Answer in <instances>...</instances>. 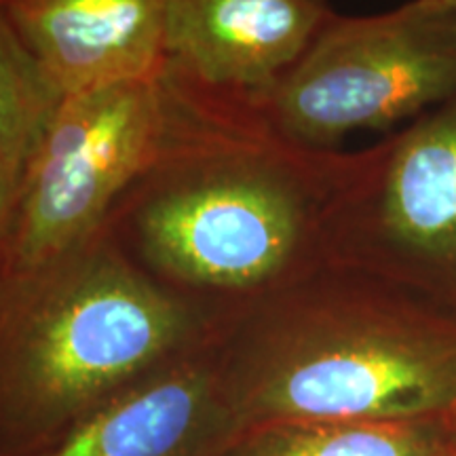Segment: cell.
Listing matches in <instances>:
<instances>
[{
	"mask_svg": "<svg viewBox=\"0 0 456 456\" xmlns=\"http://www.w3.org/2000/svg\"><path fill=\"white\" fill-rule=\"evenodd\" d=\"M218 456H425L416 433L402 423L243 425Z\"/></svg>",
	"mask_w": 456,
	"mask_h": 456,
	"instance_id": "10",
	"label": "cell"
},
{
	"mask_svg": "<svg viewBox=\"0 0 456 456\" xmlns=\"http://www.w3.org/2000/svg\"><path fill=\"white\" fill-rule=\"evenodd\" d=\"M437 4H442V7H446L450 11H454L456 13V0H436Z\"/></svg>",
	"mask_w": 456,
	"mask_h": 456,
	"instance_id": "13",
	"label": "cell"
},
{
	"mask_svg": "<svg viewBox=\"0 0 456 456\" xmlns=\"http://www.w3.org/2000/svg\"><path fill=\"white\" fill-rule=\"evenodd\" d=\"M61 100L0 11V155L30 157Z\"/></svg>",
	"mask_w": 456,
	"mask_h": 456,
	"instance_id": "11",
	"label": "cell"
},
{
	"mask_svg": "<svg viewBox=\"0 0 456 456\" xmlns=\"http://www.w3.org/2000/svg\"><path fill=\"white\" fill-rule=\"evenodd\" d=\"M334 13L328 0H171L165 68L197 87L256 98Z\"/></svg>",
	"mask_w": 456,
	"mask_h": 456,
	"instance_id": "8",
	"label": "cell"
},
{
	"mask_svg": "<svg viewBox=\"0 0 456 456\" xmlns=\"http://www.w3.org/2000/svg\"><path fill=\"white\" fill-rule=\"evenodd\" d=\"M328 258L456 298V98L353 152Z\"/></svg>",
	"mask_w": 456,
	"mask_h": 456,
	"instance_id": "6",
	"label": "cell"
},
{
	"mask_svg": "<svg viewBox=\"0 0 456 456\" xmlns=\"http://www.w3.org/2000/svg\"><path fill=\"white\" fill-rule=\"evenodd\" d=\"M28 157H13V155H0V218H3L4 208H7L13 188L20 178L21 169H24Z\"/></svg>",
	"mask_w": 456,
	"mask_h": 456,
	"instance_id": "12",
	"label": "cell"
},
{
	"mask_svg": "<svg viewBox=\"0 0 456 456\" xmlns=\"http://www.w3.org/2000/svg\"><path fill=\"white\" fill-rule=\"evenodd\" d=\"M218 322L152 281L102 231L61 258L0 269V456L49 448L208 342Z\"/></svg>",
	"mask_w": 456,
	"mask_h": 456,
	"instance_id": "3",
	"label": "cell"
},
{
	"mask_svg": "<svg viewBox=\"0 0 456 456\" xmlns=\"http://www.w3.org/2000/svg\"><path fill=\"white\" fill-rule=\"evenodd\" d=\"M167 121L165 70L64 95L0 218V269L45 265L98 235L157 155Z\"/></svg>",
	"mask_w": 456,
	"mask_h": 456,
	"instance_id": "5",
	"label": "cell"
},
{
	"mask_svg": "<svg viewBox=\"0 0 456 456\" xmlns=\"http://www.w3.org/2000/svg\"><path fill=\"white\" fill-rule=\"evenodd\" d=\"M456 98V13L410 0L379 15L334 13L296 64L249 98L285 140L313 151Z\"/></svg>",
	"mask_w": 456,
	"mask_h": 456,
	"instance_id": "4",
	"label": "cell"
},
{
	"mask_svg": "<svg viewBox=\"0 0 456 456\" xmlns=\"http://www.w3.org/2000/svg\"><path fill=\"white\" fill-rule=\"evenodd\" d=\"M397 283L326 265L220 317L216 363L243 425L399 423L456 403V322Z\"/></svg>",
	"mask_w": 456,
	"mask_h": 456,
	"instance_id": "2",
	"label": "cell"
},
{
	"mask_svg": "<svg viewBox=\"0 0 456 456\" xmlns=\"http://www.w3.org/2000/svg\"><path fill=\"white\" fill-rule=\"evenodd\" d=\"M214 336L117 393L32 456H218L241 423L222 389Z\"/></svg>",
	"mask_w": 456,
	"mask_h": 456,
	"instance_id": "7",
	"label": "cell"
},
{
	"mask_svg": "<svg viewBox=\"0 0 456 456\" xmlns=\"http://www.w3.org/2000/svg\"><path fill=\"white\" fill-rule=\"evenodd\" d=\"M171 0H0L61 95L165 70Z\"/></svg>",
	"mask_w": 456,
	"mask_h": 456,
	"instance_id": "9",
	"label": "cell"
},
{
	"mask_svg": "<svg viewBox=\"0 0 456 456\" xmlns=\"http://www.w3.org/2000/svg\"><path fill=\"white\" fill-rule=\"evenodd\" d=\"M165 77L161 146L102 232L152 281L220 317L330 265L353 152L294 144L249 98Z\"/></svg>",
	"mask_w": 456,
	"mask_h": 456,
	"instance_id": "1",
	"label": "cell"
}]
</instances>
